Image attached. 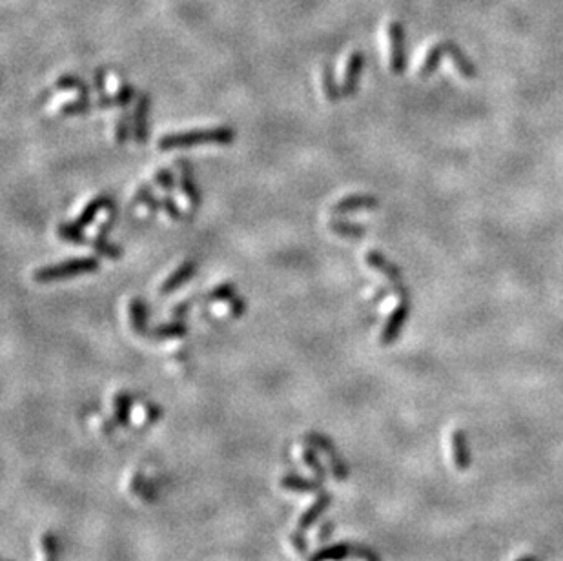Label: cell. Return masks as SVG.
Listing matches in <instances>:
<instances>
[{"mask_svg":"<svg viewBox=\"0 0 563 561\" xmlns=\"http://www.w3.org/2000/svg\"><path fill=\"white\" fill-rule=\"evenodd\" d=\"M233 140H236V132L228 126H219V128L168 133V135L159 139L157 146L162 152H172V150L190 148V146L197 145H230Z\"/></svg>","mask_w":563,"mask_h":561,"instance_id":"obj_1","label":"cell"},{"mask_svg":"<svg viewBox=\"0 0 563 561\" xmlns=\"http://www.w3.org/2000/svg\"><path fill=\"white\" fill-rule=\"evenodd\" d=\"M99 261L95 257H77V259H68L64 263L44 266L33 272V279L37 283H55V280H64L73 276H84V273H93L99 270Z\"/></svg>","mask_w":563,"mask_h":561,"instance_id":"obj_2","label":"cell"},{"mask_svg":"<svg viewBox=\"0 0 563 561\" xmlns=\"http://www.w3.org/2000/svg\"><path fill=\"white\" fill-rule=\"evenodd\" d=\"M409 315H410V298H409V292H405L399 295L398 306H396V308L390 312L389 318H386V323L385 326H383V332H382L383 345H392V342L399 337V334H401L403 326H405Z\"/></svg>","mask_w":563,"mask_h":561,"instance_id":"obj_3","label":"cell"},{"mask_svg":"<svg viewBox=\"0 0 563 561\" xmlns=\"http://www.w3.org/2000/svg\"><path fill=\"white\" fill-rule=\"evenodd\" d=\"M389 44H390V70L401 75L406 68L405 53V28L401 22L392 21L389 24Z\"/></svg>","mask_w":563,"mask_h":561,"instance_id":"obj_4","label":"cell"},{"mask_svg":"<svg viewBox=\"0 0 563 561\" xmlns=\"http://www.w3.org/2000/svg\"><path fill=\"white\" fill-rule=\"evenodd\" d=\"M367 263H369L370 268L377 270V272H382L383 276H385L386 279L392 283V286H396V290H398V295L399 293L409 292V290H406V286L403 285L401 270H399L394 263H390V261L386 259L383 253H379L377 250H370V252L367 253Z\"/></svg>","mask_w":563,"mask_h":561,"instance_id":"obj_5","label":"cell"},{"mask_svg":"<svg viewBox=\"0 0 563 561\" xmlns=\"http://www.w3.org/2000/svg\"><path fill=\"white\" fill-rule=\"evenodd\" d=\"M149 95L142 93L139 97L135 104V112H133L132 119V128H133V139L137 145H144L148 140V115H149Z\"/></svg>","mask_w":563,"mask_h":561,"instance_id":"obj_6","label":"cell"},{"mask_svg":"<svg viewBox=\"0 0 563 561\" xmlns=\"http://www.w3.org/2000/svg\"><path fill=\"white\" fill-rule=\"evenodd\" d=\"M363 68H364V55L361 53V51H354V53H350V57H348L347 61V68H344L343 84H341V91H343L344 97L356 95L357 84H359V77Z\"/></svg>","mask_w":563,"mask_h":561,"instance_id":"obj_7","label":"cell"},{"mask_svg":"<svg viewBox=\"0 0 563 561\" xmlns=\"http://www.w3.org/2000/svg\"><path fill=\"white\" fill-rule=\"evenodd\" d=\"M379 206L374 195H348V197L337 201L332 211L334 214H350V211H359V210H376Z\"/></svg>","mask_w":563,"mask_h":561,"instance_id":"obj_8","label":"cell"},{"mask_svg":"<svg viewBox=\"0 0 563 561\" xmlns=\"http://www.w3.org/2000/svg\"><path fill=\"white\" fill-rule=\"evenodd\" d=\"M195 272H197V263L195 261H184L175 272H172L170 276L166 277V280L161 285L162 295H168V293L181 288L184 283H188L195 276Z\"/></svg>","mask_w":563,"mask_h":561,"instance_id":"obj_9","label":"cell"},{"mask_svg":"<svg viewBox=\"0 0 563 561\" xmlns=\"http://www.w3.org/2000/svg\"><path fill=\"white\" fill-rule=\"evenodd\" d=\"M452 452H454V463L458 471H467L473 465V456H470V445H468L467 434L463 430H454L452 432Z\"/></svg>","mask_w":563,"mask_h":561,"instance_id":"obj_10","label":"cell"},{"mask_svg":"<svg viewBox=\"0 0 563 561\" xmlns=\"http://www.w3.org/2000/svg\"><path fill=\"white\" fill-rule=\"evenodd\" d=\"M179 181H181V188H182V194H184V197H186L188 204L191 206V210H197L201 204V194H199V188H197V184H195L194 177H191V168L188 166L186 161H179Z\"/></svg>","mask_w":563,"mask_h":561,"instance_id":"obj_11","label":"cell"},{"mask_svg":"<svg viewBox=\"0 0 563 561\" xmlns=\"http://www.w3.org/2000/svg\"><path fill=\"white\" fill-rule=\"evenodd\" d=\"M445 48H447V55L452 58V62H454V66L458 68V71L461 73V77H465V79H476L478 75L476 66H474L473 61L461 51L460 46L456 44V42L445 41Z\"/></svg>","mask_w":563,"mask_h":561,"instance_id":"obj_12","label":"cell"},{"mask_svg":"<svg viewBox=\"0 0 563 561\" xmlns=\"http://www.w3.org/2000/svg\"><path fill=\"white\" fill-rule=\"evenodd\" d=\"M113 202L112 199L108 197V195H99V197H95L93 201H90L84 206V210L80 211V215L77 217V221L75 223L80 224V226H88V224H91L93 221H95V217L99 215V211L102 210H108L110 206H112Z\"/></svg>","mask_w":563,"mask_h":561,"instance_id":"obj_13","label":"cell"},{"mask_svg":"<svg viewBox=\"0 0 563 561\" xmlns=\"http://www.w3.org/2000/svg\"><path fill=\"white\" fill-rule=\"evenodd\" d=\"M130 319H132V326L137 334H146V330H148L149 312L148 306L142 303V299L135 298L130 301Z\"/></svg>","mask_w":563,"mask_h":561,"instance_id":"obj_14","label":"cell"},{"mask_svg":"<svg viewBox=\"0 0 563 561\" xmlns=\"http://www.w3.org/2000/svg\"><path fill=\"white\" fill-rule=\"evenodd\" d=\"M447 53V48H445V42H438V44H434L428 50L427 57H425V61H423L421 68H419V77L421 79H428L432 73H434L436 70L439 68V64H441V57Z\"/></svg>","mask_w":563,"mask_h":561,"instance_id":"obj_15","label":"cell"},{"mask_svg":"<svg viewBox=\"0 0 563 561\" xmlns=\"http://www.w3.org/2000/svg\"><path fill=\"white\" fill-rule=\"evenodd\" d=\"M328 228H330L334 234H337L340 237H348V239H359V237L364 236V231H367V228L359 226V224L347 223V221H334V219L328 223Z\"/></svg>","mask_w":563,"mask_h":561,"instance_id":"obj_16","label":"cell"},{"mask_svg":"<svg viewBox=\"0 0 563 561\" xmlns=\"http://www.w3.org/2000/svg\"><path fill=\"white\" fill-rule=\"evenodd\" d=\"M57 231H58V237H60V239H64V241H68V243H75V244L90 243V239H88V237L84 236L83 226H80V224H77V223L58 224Z\"/></svg>","mask_w":563,"mask_h":561,"instance_id":"obj_17","label":"cell"},{"mask_svg":"<svg viewBox=\"0 0 563 561\" xmlns=\"http://www.w3.org/2000/svg\"><path fill=\"white\" fill-rule=\"evenodd\" d=\"M91 110V100H90V91H83L79 93V99L70 100L60 108L63 115H83Z\"/></svg>","mask_w":563,"mask_h":561,"instance_id":"obj_18","label":"cell"},{"mask_svg":"<svg viewBox=\"0 0 563 561\" xmlns=\"http://www.w3.org/2000/svg\"><path fill=\"white\" fill-rule=\"evenodd\" d=\"M323 91L325 97L330 103H336V100H340L343 97V91H341V88L336 83V75H334V71H332V68L328 64L323 68Z\"/></svg>","mask_w":563,"mask_h":561,"instance_id":"obj_19","label":"cell"},{"mask_svg":"<svg viewBox=\"0 0 563 561\" xmlns=\"http://www.w3.org/2000/svg\"><path fill=\"white\" fill-rule=\"evenodd\" d=\"M186 334V326L182 321H172L168 325L157 326L155 330H152V335L157 339H174V337H182Z\"/></svg>","mask_w":563,"mask_h":561,"instance_id":"obj_20","label":"cell"},{"mask_svg":"<svg viewBox=\"0 0 563 561\" xmlns=\"http://www.w3.org/2000/svg\"><path fill=\"white\" fill-rule=\"evenodd\" d=\"M237 290H236V285H232V283H223V285L216 286L214 290H210L206 295V301L208 303H219V301H230V299H233L237 295Z\"/></svg>","mask_w":563,"mask_h":561,"instance_id":"obj_21","label":"cell"},{"mask_svg":"<svg viewBox=\"0 0 563 561\" xmlns=\"http://www.w3.org/2000/svg\"><path fill=\"white\" fill-rule=\"evenodd\" d=\"M57 88L58 90H64V91L75 90V91H79V93H83V91H90L88 84L84 83L80 77H77V75H71V73L63 75V77L57 80Z\"/></svg>","mask_w":563,"mask_h":561,"instance_id":"obj_22","label":"cell"},{"mask_svg":"<svg viewBox=\"0 0 563 561\" xmlns=\"http://www.w3.org/2000/svg\"><path fill=\"white\" fill-rule=\"evenodd\" d=\"M90 244L95 248L97 252L104 257H110V259H117V257L122 256L120 248L117 244H112L106 241V237H95V239H90Z\"/></svg>","mask_w":563,"mask_h":561,"instance_id":"obj_23","label":"cell"},{"mask_svg":"<svg viewBox=\"0 0 563 561\" xmlns=\"http://www.w3.org/2000/svg\"><path fill=\"white\" fill-rule=\"evenodd\" d=\"M161 210L174 221H182V217H184V215H182V211L179 210L177 202H175L170 195H166V197L161 199Z\"/></svg>","mask_w":563,"mask_h":561,"instance_id":"obj_24","label":"cell"},{"mask_svg":"<svg viewBox=\"0 0 563 561\" xmlns=\"http://www.w3.org/2000/svg\"><path fill=\"white\" fill-rule=\"evenodd\" d=\"M155 182H157V184L161 186L164 192H174V188H175L174 174H172L170 169H166V168L157 169V174H155Z\"/></svg>","mask_w":563,"mask_h":561,"instance_id":"obj_25","label":"cell"},{"mask_svg":"<svg viewBox=\"0 0 563 561\" xmlns=\"http://www.w3.org/2000/svg\"><path fill=\"white\" fill-rule=\"evenodd\" d=\"M128 135H130V119L126 115H120L115 124V140L122 145V142L128 139Z\"/></svg>","mask_w":563,"mask_h":561,"instance_id":"obj_26","label":"cell"},{"mask_svg":"<svg viewBox=\"0 0 563 561\" xmlns=\"http://www.w3.org/2000/svg\"><path fill=\"white\" fill-rule=\"evenodd\" d=\"M154 199V192H152V186L149 184H142L139 190H137L135 197H133V206H139V204H148L149 201Z\"/></svg>","mask_w":563,"mask_h":561,"instance_id":"obj_27","label":"cell"},{"mask_svg":"<svg viewBox=\"0 0 563 561\" xmlns=\"http://www.w3.org/2000/svg\"><path fill=\"white\" fill-rule=\"evenodd\" d=\"M115 219H117V211H115V208H113V204H112V206L108 208V217L104 219V223L100 224L99 230H97V237H106V236H108V231L112 230L113 224H115Z\"/></svg>","mask_w":563,"mask_h":561,"instance_id":"obj_28","label":"cell"},{"mask_svg":"<svg viewBox=\"0 0 563 561\" xmlns=\"http://www.w3.org/2000/svg\"><path fill=\"white\" fill-rule=\"evenodd\" d=\"M133 93H135V91H133V86H130V84H122L120 90L117 91V95L113 97V99H115V106H126V104L133 99Z\"/></svg>","mask_w":563,"mask_h":561,"instance_id":"obj_29","label":"cell"},{"mask_svg":"<svg viewBox=\"0 0 563 561\" xmlns=\"http://www.w3.org/2000/svg\"><path fill=\"white\" fill-rule=\"evenodd\" d=\"M245 310H246V303L241 298H237V295L228 301V312H230V315H233V318H241V315L245 314Z\"/></svg>","mask_w":563,"mask_h":561,"instance_id":"obj_30","label":"cell"},{"mask_svg":"<svg viewBox=\"0 0 563 561\" xmlns=\"http://www.w3.org/2000/svg\"><path fill=\"white\" fill-rule=\"evenodd\" d=\"M190 306H191V301L181 303V305H177L174 310H172V314H174L175 318H182V315L186 314L188 308H190Z\"/></svg>","mask_w":563,"mask_h":561,"instance_id":"obj_31","label":"cell"},{"mask_svg":"<svg viewBox=\"0 0 563 561\" xmlns=\"http://www.w3.org/2000/svg\"><path fill=\"white\" fill-rule=\"evenodd\" d=\"M518 561H542V557H538L536 554H527V556H522Z\"/></svg>","mask_w":563,"mask_h":561,"instance_id":"obj_32","label":"cell"}]
</instances>
